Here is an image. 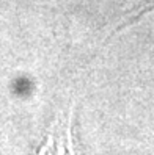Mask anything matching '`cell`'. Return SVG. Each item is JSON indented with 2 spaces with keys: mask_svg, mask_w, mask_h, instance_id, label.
<instances>
[{
  "mask_svg": "<svg viewBox=\"0 0 154 155\" xmlns=\"http://www.w3.org/2000/svg\"><path fill=\"white\" fill-rule=\"evenodd\" d=\"M33 155H80L74 136V107H71L66 125L57 116L46 133V140Z\"/></svg>",
  "mask_w": 154,
  "mask_h": 155,
  "instance_id": "6da1fadb",
  "label": "cell"
}]
</instances>
